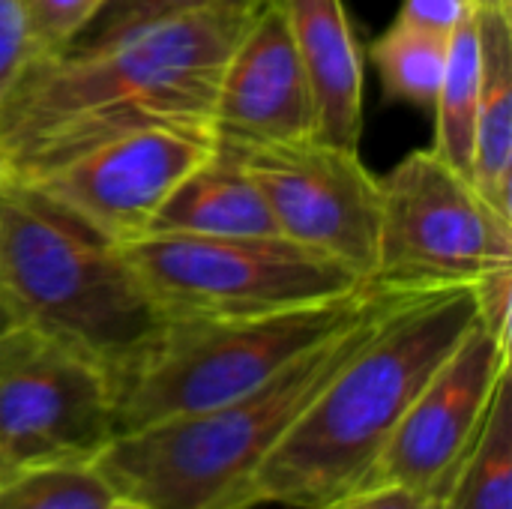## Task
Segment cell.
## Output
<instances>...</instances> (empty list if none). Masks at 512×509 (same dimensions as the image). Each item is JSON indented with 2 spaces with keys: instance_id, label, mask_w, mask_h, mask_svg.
<instances>
[{
  "instance_id": "cell-29",
  "label": "cell",
  "mask_w": 512,
  "mask_h": 509,
  "mask_svg": "<svg viewBox=\"0 0 512 509\" xmlns=\"http://www.w3.org/2000/svg\"><path fill=\"white\" fill-rule=\"evenodd\" d=\"M225 509H249V507H225Z\"/></svg>"
},
{
  "instance_id": "cell-7",
  "label": "cell",
  "mask_w": 512,
  "mask_h": 509,
  "mask_svg": "<svg viewBox=\"0 0 512 509\" xmlns=\"http://www.w3.org/2000/svg\"><path fill=\"white\" fill-rule=\"evenodd\" d=\"M378 180L381 231L372 285H471L512 264V219L432 147L408 153Z\"/></svg>"
},
{
  "instance_id": "cell-19",
  "label": "cell",
  "mask_w": 512,
  "mask_h": 509,
  "mask_svg": "<svg viewBox=\"0 0 512 509\" xmlns=\"http://www.w3.org/2000/svg\"><path fill=\"white\" fill-rule=\"evenodd\" d=\"M114 498L96 465L30 468L0 477V509H105Z\"/></svg>"
},
{
  "instance_id": "cell-13",
  "label": "cell",
  "mask_w": 512,
  "mask_h": 509,
  "mask_svg": "<svg viewBox=\"0 0 512 509\" xmlns=\"http://www.w3.org/2000/svg\"><path fill=\"white\" fill-rule=\"evenodd\" d=\"M282 9L312 87L318 138L357 150L366 72L345 0H282Z\"/></svg>"
},
{
  "instance_id": "cell-8",
  "label": "cell",
  "mask_w": 512,
  "mask_h": 509,
  "mask_svg": "<svg viewBox=\"0 0 512 509\" xmlns=\"http://www.w3.org/2000/svg\"><path fill=\"white\" fill-rule=\"evenodd\" d=\"M114 438L111 378L99 360L27 324L0 336V477L93 465Z\"/></svg>"
},
{
  "instance_id": "cell-28",
  "label": "cell",
  "mask_w": 512,
  "mask_h": 509,
  "mask_svg": "<svg viewBox=\"0 0 512 509\" xmlns=\"http://www.w3.org/2000/svg\"><path fill=\"white\" fill-rule=\"evenodd\" d=\"M471 3H474L477 9H480V6H512V0H471Z\"/></svg>"
},
{
  "instance_id": "cell-5",
  "label": "cell",
  "mask_w": 512,
  "mask_h": 509,
  "mask_svg": "<svg viewBox=\"0 0 512 509\" xmlns=\"http://www.w3.org/2000/svg\"><path fill=\"white\" fill-rule=\"evenodd\" d=\"M375 297L360 294L246 318H165L111 378L117 435L198 414L252 393L312 345L354 321Z\"/></svg>"
},
{
  "instance_id": "cell-9",
  "label": "cell",
  "mask_w": 512,
  "mask_h": 509,
  "mask_svg": "<svg viewBox=\"0 0 512 509\" xmlns=\"http://www.w3.org/2000/svg\"><path fill=\"white\" fill-rule=\"evenodd\" d=\"M225 144L258 183L279 234L372 282L381 231V180L351 147L324 138Z\"/></svg>"
},
{
  "instance_id": "cell-23",
  "label": "cell",
  "mask_w": 512,
  "mask_h": 509,
  "mask_svg": "<svg viewBox=\"0 0 512 509\" xmlns=\"http://www.w3.org/2000/svg\"><path fill=\"white\" fill-rule=\"evenodd\" d=\"M33 63L24 0H0V99Z\"/></svg>"
},
{
  "instance_id": "cell-15",
  "label": "cell",
  "mask_w": 512,
  "mask_h": 509,
  "mask_svg": "<svg viewBox=\"0 0 512 509\" xmlns=\"http://www.w3.org/2000/svg\"><path fill=\"white\" fill-rule=\"evenodd\" d=\"M480 99L471 183L512 219V6H480Z\"/></svg>"
},
{
  "instance_id": "cell-10",
  "label": "cell",
  "mask_w": 512,
  "mask_h": 509,
  "mask_svg": "<svg viewBox=\"0 0 512 509\" xmlns=\"http://www.w3.org/2000/svg\"><path fill=\"white\" fill-rule=\"evenodd\" d=\"M216 150L207 129L153 126L87 147L30 177H15L114 246L150 234L177 183Z\"/></svg>"
},
{
  "instance_id": "cell-25",
  "label": "cell",
  "mask_w": 512,
  "mask_h": 509,
  "mask_svg": "<svg viewBox=\"0 0 512 509\" xmlns=\"http://www.w3.org/2000/svg\"><path fill=\"white\" fill-rule=\"evenodd\" d=\"M477 6L471 0H402L396 18L450 36Z\"/></svg>"
},
{
  "instance_id": "cell-24",
  "label": "cell",
  "mask_w": 512,
  "mask_h": 509,
  "mask_svg": "<svg viewBox=\"0 0 512 509\" xmlns=\"http://www.w3.org/2000/svg\"><path fill=\"white\" fill-rule=\"evenodd\" d=\"M327 509H444V504L426 492L396 486V483H369L348 492Z\"/></svg>"
},
{
  "instance_id": "cell-21",
  "label": "cell",
  "mask_w": 512,
  "mask_h": 509,
  "mask_svg": "<svg viewBox=\"0 0 512 509\" xmlns=\"http://www.w3.org/2000/svg\"><path fill=\"white\" fill-rule=\"evenodd\" d=\"M99 3L102 0H24L33 60L63 54L90 24Z\"/></svg>"
},
{
  "instance_id": "cell-12",
  "label": "cell",
  "mask_w": 512,
  "mask_h": 509,
  "mask_svg": "<svg viewBox=\"0 0 512 509\" xmlns=\"http://www.w3.org/2000/svg\"><path fill=\"white\" fill-rule=\"evenodd\" d=\"M210 132L228 144L318 138V111L282 0H264L231 48L210 111Z\"/></svg>"
},
{
  "instance_id": "cell-22",
  "label": "cell",
  "mask_w": 512,
  "mask_h": 509,
  "mask_svg": "<svg viewBox=\"0 0 512 509\" xmlns=\"http://www.w3.org/2000/svg\"><path fill=\"white\" fill-rule=\"evenodd\" d=\"M477 324L512 351V264L495 267L471 282Z\"/></svg>"
},
{
  "instance_id": "cell-6",
  "label": "cell",
  "mask_w": 512,
  "mask_h": 509,
  "mask_svg": "<svg viewBox=\"0 0 512 509\" xmlns=\"http://www.w3.org/2000/svg\"><path fill=\"white\" fill-rule=\"evenodd\" d=\"M123 252L162 321L273 315L345 300L369 285L285 237L144 234Z\"/></svg>"
},
{
  "instance_id": "cell-14",
  "label": "cell",
  "mask_w": 512,
  "mask_h": 509,
  "mask_svg": "<svg viewBox=\"0 0 512 509\" xmlns=\"http://www.w3.org/2000/svg\"><path fill=\"white\" fill-rule=\"evenodd\" d=\"M150 234L195 237H282L243 162L216 141L210 159L189 171L156 213Z\"/></svg>"
},
{
  "instance_id": "cell-18",
  "label": "cell",
  "mask_w": 512,
  "mask_h": 509,
  "mask_svg": "<svg viewBox=\"0 0 512 509\" xmlns=\"http://www.w3.org/2000/svg\"><path fill=\"white\" fill-rule=\"evenodd\" d=\"M444 509H512V372L492 399Z\"/></svg>"
},
{
  "instance_id": "cell-11",
  "label": "cell",
  "mask_w": 512,
  "mask_h": 509,
  "mask_svg": "<svg viewBox=\"0 0 512 509\" xmlns=\"http://www.w3.org/2000/svg\"><path fill=\"white\" fill-rule=\"evenodd\" d=\"M510 372V348L474 321L399 420L369 483L408 486L444 504Z\"/></svg>"
},
{
  "instance_id": "cell-4",
  "label": "cell",
  "mask_w": 512,
  "mask_h": 509,
  "mask_svg": "<svg viewBox=\"0 0 512 509\" xmlns=\"http://www.w3.org/2000/svg\"><path fill=\"white\" fill-rule=\"evenodd\" d=\"M0 279L18 324L90 354L108 372L162 324L123 246L6 174H0Z\"/></svg>"
},
{
  "instance_id": "cell-3",
  "label": "cell",
  "mask_w": 512,
  "mask_h": 509,
  "mask_svg": "<svg viewBox=\"0 0 512 509\" xmlns=\"http://www.w3.org/2000/svg\"><path fill=\"white\" fill-rule=\"evenodd\" d=\"M390 291L375 285L372 303L354 321L312 345L252 393L117 435L96 456V471L117 498L144 509L246 507L252 477L369 336Z\"/></svg>"
},
{
  "instance_id": "cell-27",
  "label": "cell",
  "mask_w": 512,
  "mask_h": 509,
  "mask_svg": "<svg viewBox=\"0 0 512 509\" xmlns=\"http://www.w3.org/2000/svg\"><path fill=\"white\" fill-rule=\"evenodd\" d=\"M105 509H144V507H138V504L126 501V498H114V501H111Z\"/></svg>"
},
{
  "instance_id": "cell-17",
  "label": "cell",
  "mask_w": 512,
  "mask_h": 509,
  "mask_svg": "<svg viewBox=\"0 0 512 509\" xmlns=\"http://www.w3.org/2000/svg\"><path fill=\"white\" fill-rule=\"evenodd\" d=\"M450 54V36L393 18L390 27L369 45V60L378 69L384 96L432 111L444 66Z\"/></svg>"
},
{
  "instance_id": "cell-26",
  "label": "cell",
  "mask_w": 512,
  "mask_h": 509,
  "mask_svg": "<svg viewBox=\"0 0 512 509\" xmlns=\"http://www.w3.org/2000/svg\"><path fill=\"white\" fill-rule=\"evenodd\" d=\"M18 324V315H15V309H12V300H9V294H6V288H3V279H0V336L6 333V330H12Z\"/></svg>"
},
{
  "instance_id": "cell-20",
  "label": "cell",
  "mask_w": 512,
  "mask_h": 509,
  "mask_svg": "<svg viewBox=\"0 0 512 509\" xmlns=\"http://www.w3.org/2000/svg\"><path fill=\"white\" fill-rule=\"evenodd\" d=\"M264 0H102L90 24L66 51H93L120 42L150 24L195 12H255Z\"/></svg>"
},
{
  "instance_id": "cell-2",
  "label": "cell",
  "mask_w": 512,
  "mask_h": 509,
  "mask_svg": "<svg viewBox=\"0 0 512 509\" xmlns=\"http://www.w3.org/2000/svg\"><path fill=\"white\" fill-rule=\"evenodd\" d=\"M474 321L471 285L393 288L369 336L258 468L246 507L327 509L363 489L399 420Z\"/></svg>"
},
{
  "instance_id": "cell-1",
  "label": "cell",
  "mask_w": 512,
  "mask_h": 509,
  "mask_svg": "<svg viewBox=\"0 0 512 509\" xmlns=\"http://www.w3.org/2000/svg\"><path fill=\"white\" fill-rule=\"evenodd\" d=\"M252 12H195L93 51L36 57L0 99V174L30 177L102 141L210 132L222 66Z\"/></svg>"
},
{
  "instance_id": "cell-16",
  "label": "cell",
  "mask_w": 512,
  "mask_h": 509,
  "mask_svg": "<svg viewBox=\"0 0 512 509\" xmlns=\"http://www.w3.org/2000/svg\"><path fill=\"white\" fill-rule=\"evenodd\" d=\"M477 99H480V24L474 9L450 33L444 78L432 105L435 114L432 150L462 174H471Z\"/></svg>"
}]
</instances>
